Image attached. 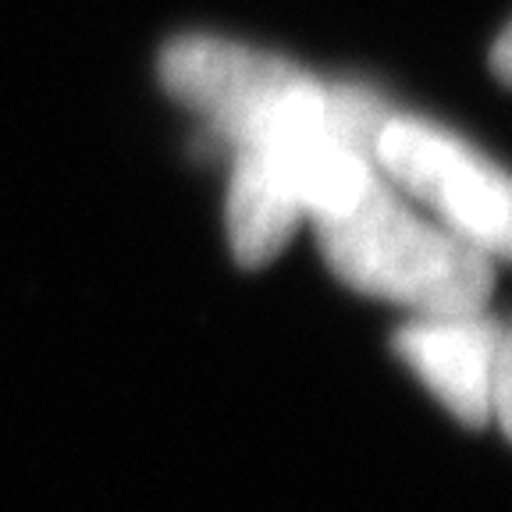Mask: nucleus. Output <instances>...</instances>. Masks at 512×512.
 I'll return each instance as SVG.
<instances>
[{"label":"nucleus","instance_id":"1","mask_svg":"<svg viewBox=\"0 0 512 512\" xmlns=\"http://www.w3.org/2000/svg\"><path fill=\"white\" fill-rule=\"evenodd\" d=\"M317 228L320 253L342 285L413 313L484 310L495 288V260L466 246L377 171L349 210Z\"/></svg>","mask_w":512,"mask_h":512},{"label":"nucleus","instance_id":"2","mask_svg":"<svg viewBox=\"0 0 512 512\" xmlns=\"http://www.w3.org/2000/svg\"><path fill=\"white\" fill-rule=\"evenodd\" d=\"M160 82L175 100L203 114L224 150L274 136L324 107L328 82L288 57L217 40L182 36L160 54Z\"/></svg>","mask_w":512,"mask_h":512},{"label":"nucleus","instance_id":"3","mask_svg":"<svg viewBox=\"0 0 512 512\" xmlns=\"http://www.w3.org/2000/svg\"><path fill=\"white\" fill-rule=\"evenodd\" d=\"M374 164L466 246L488 260H512V175L466 139L395 114L374 143Z\"/></svg>","mask_w":512,"mask_h":512},{"label":"nucleus","instance_id":"4","mask_svg":"<svg viewBox=\"0 0 512 512\" xmlns=\"http://www.w3.org/2000/svg\"><path fill=\"white\" fill-rule=\"evenodd\" d=\"M502 328L484 310L416 313L395 331V352L466 427L491 424V374Z\"/></svg>","mask_w":512,"mask_h":512},{"label":"nucleus","instance_id":"5","mask_svg":"<svg viewBox=\"0 0 512 512\" xmlns=\"http://www.w3.org/2000/svg\"><path fill=\"white\" fill-rule=\"evenodd\" d=\"M228 182V239L242 267H267L296 235L306 210L299 192L267 146H242L232 153Z\"/></svg>","mask_w":512,"mask_h":512},{"label":"nucleus","instance_id":"6","mask_svg":"<svg viewBox=\"0 0 512 512\" xmlns=\"http://www.w3.org/2000/svg\"><path fill=\"white\" fill-rule=\"evenodd\" d=\"M491 420L512 441V328L498 338L495 374H491Z\"/></svg>","mask_w":512,"mask_h":512},{"label":"nucleus","instance_id":"7","mask_svg":"<svg viewBox=\"0 0 512 512\" xmlns=\"http://www.w3.org/2000/svg\"><path fill=\"white\" fill-rule=\"evenodd\" d=\"M491 72H495L505 86H512V22L495 40V47H491Z\"/></svg>","mask_w":512,"mask_h":512}]
</instances>
